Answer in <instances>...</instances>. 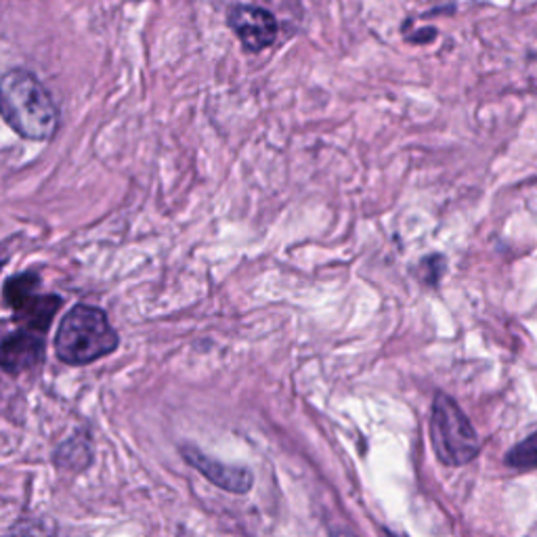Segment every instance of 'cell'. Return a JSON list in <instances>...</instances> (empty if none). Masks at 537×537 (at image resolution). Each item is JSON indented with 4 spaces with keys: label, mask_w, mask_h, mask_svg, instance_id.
<instances>
[{
    "label": "cell",
    "mask_w": 537,
    "mask_h": 537,
    "mask_svg": "<svg viewBox=\"0 0 537 537\" xmlns=\"http://www.w3.org/2000/svg\"><path fill=\"white\" fill-rule=\"evenodd\" d=\"M3 118L13 131L28 141H49L57 133L59 110L42 87V82L28 70H9L0 84Z\"/></svg>",
    "instance_id": "6da1fadb"
},
{
    "label": "cell",
    "mask_w": 537,
    "mask_h": 537,
    "mask_svg": "<svg viewBox=\"0 0 537 537\" xmlns=\"http://www.w3.org/2000/svg\"><path fill=\"white\" fill-rule=\"evenodd\" d=\"M118 345L120 336L112 328L105 311L91 305L72 307L61 319L53 342L57 357L74 368L112 355Z\"/></svg>",
    "instance_id": "7a4b0ae2"
},
{
    "label": "cell",
    "mask_w": 537,
    "mask_h": 537,
    "mask_svg": "<svg viewBox=\"0 0 537 537\" xmlns=\"http://www.w3.org/2000/svg\"><path fill=\"white\" fill-rule=\"evenodd\" d=\"M431 441L445 466H464L479 456V435L460 405L445 393H437L431 410Z\"/></svg>",
    "instance_id": "3957f363"
},
{
    "label": "cell",
    "mask_w": 537,
    "mask_h": 537,
    "mask_svg": "<svg viewBox=\"0 0 537 537\" xmlns=\"http://www.w3.org/2000/svg\"><path fill=\"white\" fill-rule=\"evenodd\" d=\"M227 24L235 32V36L240 38L244 49L252 53H259L271 47L279 34L275 15L261 7H235L229 11Z\"/></svg>",
    "instance_id": "277c9868"
},
{
    "label": "cell",
    "mask_w": 537,
    "mask_h": 537,
    "mask_svg": "<svg viewBox=\"0 0 537 537\" xmlns=\"http://www.w3.org/2000/svg\"><path fill=\"white\" fill-rule=\"evenodd\" d=\"M42 359H45V334L24 326L9 332L0 347V363L11 376L36 370Z\"/></svg>",
    "instance_id": "5b68a950"
},
{
    "label": "cell",
    "mask_w": 537,
    "mask_h": 537,
    "mask_svg": "<svg viewBox=\"0 0 537 537\" xmlns=\"http://www.w3.org/2000/svg\"><path fill=\"white\" fill-rule=\"evenodd\" d=\"M183 460L196 468L202 477H206L212 485H217L229 493H248L252 489L254 477L244 466H229L219 460L206 456L204 451L193 445H181Z\"/></svg>",
    "instance_id": "8992f818"
},
{
    "label": "cell",
    "mask_w": 537,
    "mask_h": 537,
    "mask_svg": "<svg viewBox=\"0 0 537 537\" xmlns=\"http://www.w3.org/2000/svg\"><path fill=\"white\" fill-rule=\"evenodd\" d=\"M61 303L63 300L55 294L34 292L13 307V311H15L13 319L19 321V324L24 328L45 334L51 326L55 313L61 309Z\"/></svg>",
    "instance_id": "52a82bcc"
},
{
    "label": "cell",
    "mask_w": 537,
    "mask_h": 537,
    "mask_svg": "<svg viewBox=\"0 0 537 537\" xmlns=\"http://www.w3.org/2000/svg\"><path fill=\"white\" fill-rule=\"evenodd\" d=\"M93 462V445L89 435H74L63 441L55 451V464L61 468L84 470Z\"/></svg>",
    "instance_id": "ba28073f"
},
{
    "label": "cell",
    "mask_w": 537,
    "mask_h": 537,
    "mask_svg": "<svg viewBox=\"0 0 537 537\" xmlns=\"http://www.w3.org/2000/svg\"><path fill=\"white\" fill-rule=\"evenodd\" d=\"M506 464L517 470L537 468V433L529 435L519 445H514L506 454Z\"/></svg>",
    "instance_id": "9c48e42d"
}]
</instances>
